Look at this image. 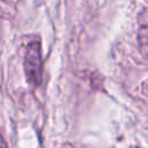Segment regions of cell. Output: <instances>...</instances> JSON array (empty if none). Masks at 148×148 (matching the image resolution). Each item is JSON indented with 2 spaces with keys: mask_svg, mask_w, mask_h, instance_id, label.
Masks as SVG:
<instances>
[{
  "mask_svg": "<svg viewBox=\"0 0 148 148\" xmlns=\"http://www.w3.org/2000/svg\"><path fill=\"white\" fill-rule=\"evenodd\" d=\"M23 66H24L27 81L32 87H38L42 82V73H43L42 50H40V43L38 40H34L27 45Z\"/></svg>",
  "mask_w": 148,
  "mask_h": 148,
  "instance_id": "6da1fadb",
  "label": "cell"
},
{
  "mask_svg": "<svg viewBox=\"0 0 148 148\" xmlns=\"http://www.w3.org/2000/svg\"><path fill=\"white\" fill-rule=\"evenodd\" d=\"M138 42L142 56L148 58V8L138 16Z\"/></svg>",
  "mask_w": 148,
  "mask_h": 148,
  "instance_id": "7a4b0ae2",
  "label": "cell"
}]
</instances>
